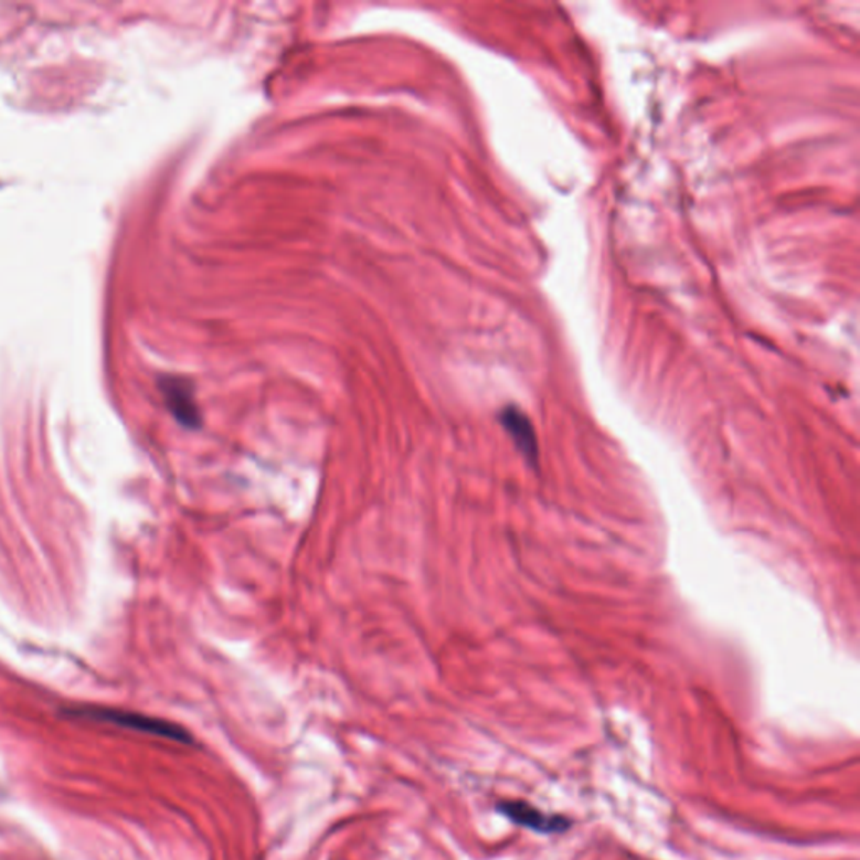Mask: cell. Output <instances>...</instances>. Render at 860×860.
<instances>
[{"instance_id": "cell-1", "label": "cell", "mask_w": 860, "mask_h": 860, "mask_svg": "<svg viewBox=\"0 0 860 860\" xmlns=\"http://www.w3.org/2000/svg\"><path fill=\"white\" fill-rule=\"evenodd\" d=\"M74 714L89 718V720L105 721V723L128 728V730L140 731V733L166 737V740L177 741V743H192V736H190L189 731L183 730L179 724L160 720V718L147 716V714L128 713V711L95 710V708H92V710H77Z\"/></svg>"}, {"instance_id": "cell-2", "label": "cell", "mask_w": 860, "mask_h": 860, "mask_svg": "<svg viewBox=\"0 0 860 860\" xmlns=\"http://www.w3.org/2000/svg\"><path fill=\"white\" fill-rule=\"evenodd\" d=\"M160 392L167 408L182 427L198 431L202 427V414L195 401V390L189 380L182 376H163L160 380Z\"/></svg>"}, {"instance_id": "cell-3", "label": "cell", "mask_w": 860, "mask_h": 860, "mask_svg": "<svg viewBox=\"0 0 860 860\" xmlns=\"http://www.w3.org/2000/svg\"><path fill=\"white\" fill-rule=\"evenodd\" d=\"M498 808L502 815L510 818L511 822L540 834H559L570 827L566 818L543 814L524 801H502Z\"/></svg>"}, {"instance_id": "cell-4", "label": "cell", "mask_w": 860, "mask_h": 860, "mask_svg": "<svg viewBox=\"0 0 860 860\" xmlns=\"http://www.w3.org/2000/svg\"><path fill=\"white\" fill-rule=\"evenodd\" d=\"M499 421L506 428V433L510 434L511 439L517 444L518 450L523 454L524 459L534 466L538 463V440L527 414L517 407H506L502 408Z\"/></svg>"}]
</instances>
